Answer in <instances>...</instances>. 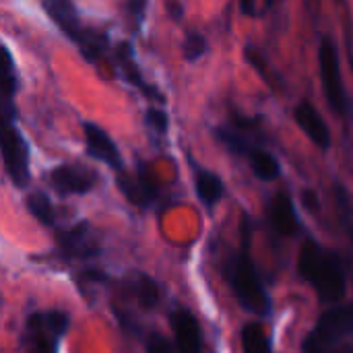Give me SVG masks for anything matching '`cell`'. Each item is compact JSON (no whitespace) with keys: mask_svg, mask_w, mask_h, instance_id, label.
Listing matches in <instances>:
<instances>
[{"mask_svg":"<svg viewBox=\"0 0 353 353\" xmlns=\"http://www.w3.org/2000/svg\"><path fill=\"white\" fill-rule=\"evenodd\" d=\"M170 325L176 337V345L180 353H203V337L196 316L186 310L178 308L170 314Z\"/></svg>","mask_w":353,"mask_h":353,"instance_id":"52a82bcc","label":"cell"},{"mask_svg":"<svg viewBox=\"0 0 353 353\" xmlns=\"http://www.w3.org/2000/svg\"><path fill=\"white\" fill-rule=\"evenodd\" d=\"M68 323H70V319H68V314H66V312L50 310V312H46V314H43V325H46L48 333H50L56 341L66 333Z\"/></svg>","mask_w":353,"mask_h":353,"instance_id":"603a6c76","label":"cell"},{"mask_svg":"<svg viewBox=\"0 0 353 353\" xmlns=\"http://www.w3.org/2000/svg\"><path fill=\"white\" fill-rule=\"evenodd\" d=\"M300 201H302V205H304V209H306V211H310V213H319V211H321V201H319V194H316L312 188H306V190H302V194H300Z\"/></svg>","mask_w":353,"mask_h":353,"instance_id":"f1b7e54d","label":"cell"},{"mask_svg":"<svg viewBox=\"0 0 353 353\" xmlns=\"http://www.w3.org/2000/svg\"><path fill=\"white\" fill-rule=\"evenodd\" d=\"M248 157H250V165H252V172L256 174V178H261L265 182H273L281 176V165L269 151L254 149Z\"/></svg>","mask_w":353,"mask_h":353,"instance_id":"9a60e30c","label":"cell"},{"mask_svg":"<svg viewBox=\"0 0 353 353\" xmlns=\"http://www.w3.org/2000/svg\"><path fill=\"white\" fill-rule=\"evenodd\" d=\"M147 353H172V345L161 333H151L147 339Z\"/></svg>","mask_w":353,"mask_h":353,"instance_id":"83f0119b","label":"cell"},{"mask_svg":"<svg viewBox=\"0 0 353 353\" xmlns=\"http://www.w3.org/2000/svg\"><path fill=\"white\" fill-rule=\"evenodd\" d=\"M230 285L234 290V296L246 308L248 312L256 316H269L271 314V298L256 273V267L250 256V225L248 221L242 223V248L240 252L230 261Z\"/></svg>","mask_w":353,"mask_h":353,"instance_id":"7a4b0ae2","label":"cell"},{"mask_svg":"<svg viewBox=\"0 0 353 353\" xmlns=\"http://www.w3.org/2000/svg\"><path fill=\"white\" fill-rule=\"evenodd\" d=\"M27 209L29 213L43 225H52L56 215H54V207L50 203V199L41 192V190H35L27 196Z\"/></svg>","mask_w":353,"mask_h":353,"instance_id":"ac0fdd59","label":"cell"},{"mask_svg":"<svg viewBox=\"0 0 353 353\" xmlns=\"http://www.w3.org/2000/svg\"><path fill=\"white\" fill-rule=\"evenodd\" d=\"M273 2H275V0H267V6H271Z\"/></svg>","mask_w":353,"mask_h":353,"instance_id":"d6a6232c","label":"cell"},{"mask_svg":"<svg viewBox=\"0 0 353 353\" xmlns=\"http://www.w3.org/2000/svg\"><path fill=\"white\" fill-rule=\"evenodd\" d=\"M137 298L141 302L143 308L147 310H153L159 302V290H157V283L145 275V273H139V283H137Z\"/></svg>","mask_w":353,"mask_h":353,"instance_id":"d6986e66","label":"cell"},{"mask_svg":"<svg viewBox=\"0 0 353 353\" xmlns=\"http://www.w3.org/2000/svg\"><path fill=\"white\" fill-rule=\"evenodd\" d=\"M17 91V74L12 68V58L8 48H4V74H2V95L4 101H12V95Z\"/></svg>","mask_w":353,"mask_h":353,"instance_id":"cb8c5ba5","label":"cell"},{"mask_svg":"<svg viewBox=\"0 0 353 353\" xmlns=\"http://www.w3.org/2000/svg\"><path fill=\"white\" fill-rule=\"evenodd\" d=\"M39 2H41V8L46 10V14L60 27V31L66 37H70L77 43L83 39L87 29H83L72 0H39Z\"/></svg>","mask_w":353,"mask_h":353,"instance_id":"9c48e42d","label":"cell"},{"mask_svg":"<svg viewBox=\"0 0 353 353\" xmlns=\"http://www.w3.org/2000/svg\"><path fill=\"white\" fill-rule=\"evenodd\" d=\"M271 223L281 236H294L298 232V215L294 209V201L285 190H279L271 201Z\"/></svg>","mask_w":353,"mask_h":353,"instance_id":"8fae6325","label":"cell"},{"mask_svg":"<svg viewBox=\"0 0 353 353\" xmlns=\"http://www.w3.org/2000/svg\"><path fill=\"white\" fill-rule=\"evenodd\" d=\"M50 182L60 194H87L97 184V174L81 165H58L52 170Z\"/></svg>","mask_w":353,"mask_h":353,"instance_id":"8992f818","label":"cell"},{"mask_svg":"<svg viewBox=\"0 0 353 353\" xmlns=\"http://www.w3.org/2000/svg\"><path fill=\"white\" fill-rule=\"evenodd\" d=\"M337 199H339V209H341V215H343V223H345V228L350 230L353 238V211L352 205H350V196L339 184H337Z\"/></svg>","mask_w":353,"mask_h":353,"instance_id":"4316f807","label":"cell"},{"mask_svg":"<svg viewBox=\"0 0 353 353\" xmlns=\"http://www.w3.org/2000/svg\"><path fill=\"white\" fill-rule=\"evenodd\" d=\"M118 60H120V64H122V70H124V74H126L128 83H132V85L141 87L147 95H149V93H153L159 101H163V97H161V95H157L151 87H147V85L143 83V77H141V72H139V68H137L134 60H132V52H130V46H128V43H122V46L118 48Z\"/></svg>","mask_w":353,"mask_h":353,"instance_id":"e0dca14e","label":"cell"},{"mask_svg":"<svg viewBox=\"0 0 353 353\" xmlns=\"http://www.w3.org/2000/svg\"><path fill=\"white\" fill-rule=\"evenodd\" d=\"M302 352L304 353H353V347L350 350H339L337 345H323L319 339H314L312 335H308L302 343Z\"/></svg>","mask_w":353,"mask_h":353,"instance_id":"d4e9b609","label":"cell"},{"mask_svg":"<svg viewBox=\"0 0 353 353\" xmlns=\"http://www.w3.org/2000/svg\"><path fill=\"white\" fill-rule=\"evenodd\" d=\"M353 333V304L347 306H333L331 310H327L314 331L310 333L314 339H319L323 345H337L341 339H345L347 335Z\"/></svg>","mask_w":353,"mask_h":353,"instance_id":"5b68a950","label":"cell"},{"mask_svg":"<svg viewBox=\"0 0 353 353\" xmlns=\"http://www.w3.org/2000/svg\"><path fill=\"white\" fill-rule=\"evenodd\" d=\"M168 10H170V14H172L176 21H180V17H182V12H184L182 4H180L178 0H168Z\"/></svg>","mask_w":353,"mask_h":353,"instance_id":"4dcf8cb0","label":"cell"},{"mask_svg":"<svg viewBox=\"0 0 353 353\" xmlns=\"http://www.w3.org/2000/svg\"><path fill=\"white\" fill-rule=\"evenodd\" d=\"M194 188H196V194L203 201V205L209 207V209H213L223 196L221 178L217 174L209 172V170H203V168L194 170Z\"/></svg>","mask_w":353,"mask_h":353,"instance_id":"4fadbf2b","label":"cell"},{"mask_svg":"<svg viewBox=\"0 0 353 353\" xmlns=\"http://www.w3.org/2000/svg\"><path fill=\"white\" fill-rule=\"evenodd\" d=\"M2 159L6 174L12 184L25 188L29 184V147L23 141L21 132L12 124V116H4L2 120Z\"/></svg>","mask_w":353,"mask_h":353,"instance_id":"277c9868","label":"cell"},{"mask_svg":"<svg viewBox=\"0 0 353 353\" xmlns=\"http://www.w3.org/2000/svg\"><path fill=\"white\" fill-rule=\"evenodd\" d=\"M298 273L316 290L323 304H337L345 298L347 279L341 259L314 240H306L302 244L298 254Z\"/></svg>","mask_w":353,"mask_h":353,"instance_id":"6da1fadb","label":"cell"},{"mask_svg":"<svg viewBox=\"0 0 353 353\" xmlns=\"http://www.w3.org/2000/svg\"><path fill=\"white\" fill-rule=\"evenodd\" d=\"M215 137H217L230 151H234L236 155H250V153L254 151V147H250V143H248L244 137H240L236 130L217 128V130H215Z\"/></svg>","mask_w":353,"mask_h":353,"instance_id":"ffe728a7","label":"cell"},{"mask_svg":"<svg viewBox=\"0 0 353 353\" xmlns=\"http://www.w3.org/2000/svg\"><path fill=\"white\" fill-rule=\"evenodd\" d=\"M145 120H147V124L155 130V132H159V134H165V130H168V114L163 112V110H155V108H149L147 110V116H145Z\"/></svg>","mask_w":353,"mask_h":353,"instance_id":"484cf974","label":"cell"},{"mask_svg":"<svg viewBox=\"0 0 353 353\" xmlns=\"http://www.w3.org/2000/svg\"><path fill=\"white\" fill-rule=\"evenodd\" d=\"M242 352L244 353H273L271 341L265 333V327L256 321L246 323L242 329Z\"/></svg>","mask_w":353,"mask_h":353,"instance_id":"5bb4252c","label":"cell"},{"mask_svg":"<svg viewBox=\"0 0 353 353\" xmlns=\"http://www.w3.org/2000/svg\"><path fill=\"white\" fill-rule=\"evenodd\" d=\"M118 186L124 192V196L130 203L139 205V207H147L149 203H153L155 192H157L155 186H153V182L149 180V176L145 172H139V176H134V178L132 176H126L124 172H120Z\"/></svg>","mask_w":353,"mask_h":353,"instance_id":"7c38bea8","label":"cell"},{"mask_svg":"<svg viewBox=\"0 0 353 353\" xmlns=\"http://www.w3.org/2000/svg\"><path fill=\"white\" fill-rule=\"evenodd\" d=\"M207 52V39L199 33V31H192L186 35L184 43H182V54L188 62H194L199 60L203 54Z\"/></svg>","mask_w":353,"mask_h":353,"instance_id":"7402d4cb","label":"cell"},{"mask_svg":"<svg viewBox=\"0 0 353 353\" xmlns=\"http://www.w3.org/2000/svg\"><path fill=\"white\" fill-rule=\"evenodd\" d=\"M319 64H321V79H323V91L327 97L329 108L337 116H345L350 110L347 93L341 81V66H339V52L335 46V39L331 35H325L319 48Z\"/></svg>","mask_w":353,"mask_h":353,"instance_id":"3957f363","label":"cell"},{"mask_svg":"<svg viewBox=\"0 0 353 353\" xmlns=\"http://www.w3.org/2000/svg\"><path fill=\"white\" fill-rule=\"evenodd\" d=\"M83 132H85V143H87V153L93 159L103 161L105 165H110L112 170L122 172V155L116 147V143L110 139V134L93 124V122H85L83 124Z\"/></svg>","mask_w":353,"mask_h":353,"instance_id":"ba28073f","label":"cell"},{"mask_svg":"<svg viewBox=\"0 0 353 353\" xmlns=\"http://www.w3.org/2000/svg\"><path fill=\"white\" fill-rule=\"evenodd\" d=\"M242 12L246 17H254L256 14V0H242Z\"/></svg>","mask_w":353,"mask_h":353,"instance_id":"1f68e13d","label":"cell"},{"mask_svg":"<svg viewBox=\"0 0 353 353\" xmlns=\"http://www.w3.org/2000/svg\"><path fill=\"white\" fill-rule=\"evenodd\" d=\"M145 8H147V0H130V14L137 19V23H139V25H143Z\"/></svg>","mask_w":353,"mask_h":353,"instance_id":"f546056e","label":"cell"},{"mask_svg":"<svg viewBox=\"0 0 353 353\" xmlns=\"http://www.w3.org/2000/svg\"><path fill=\"white\" fill-rule=\"evenodd\" d=\"M294 118L298 122V126L306 132V137L323 151H327L331 147V130L327 126V122L323 120V116L319 114V110L308 103V101H302L296 105L294 110Z\"/></svg>","mask_w":353,"mask_h":353,"instance_id":"30bf717a","label":"cell"},{"mask_svg":"<svg viewBox=\"0 0 353 353\" xmlns=\"http://www.w3.org/2000/svg\"><path fill=\"white\" fill-rule=\"evenodd\" d=\"M87 223L77 225L70 232H64L60 236V244L64 248V252H74V256H93L91 252H95L93 248H87Z\"/></svg>","mask_w":353,"mask_h":353,"instance_id":"2e32d148","label":"cell"},{"mask_svg":"<svg viewBox=\"0 0 353 353\" xmlns=\"http://www.w3.org/2000/svg\"><path fill=\"white\" fill-rule=\"evenodd\" d=\"M79 48L87 60H95L97 56H101V52L105 48V35L97 33V31H85L83 39L79 41Z\"/></svg>","mask_w":353,"mask_h":353,"instance_id":"44dd1931","label":"cell"}]
</instances>
